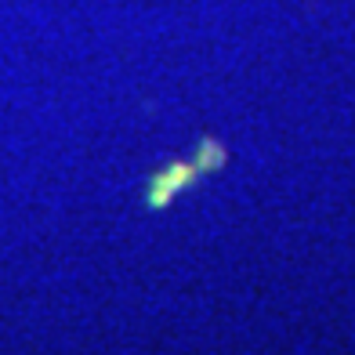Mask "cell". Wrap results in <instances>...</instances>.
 Masks as SVG:
<instances>
[{"label": "cell", "instance_id": "cell-1", "mask_svg": "<svg viewBox=\"0 0 355 355\" xmlns=\"http://www.w3.org/2000/svg\"><path fill=\"white\" fill-rule=\"evenodd\" d=\"M221 167H225L221 141L203 138L200 156L192 159V164H171V167L156 171V174L149 178V196H145V207H149V211H164V207L178 196V192L189 189L200 174H211V171H221Z\"/></svg>", "mask_w": 355, "mask_h": 355}]
</instances>
